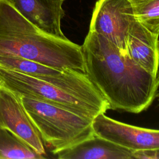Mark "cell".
<instances>
[{
	"label": "cell",
	"instance_id": "cell-1",
	"mask_svg": "<svg viewBox=\"0 0 159 159\" xmlns=\"http://www.w3.org/2000/svg\"><path fill=\"white\" fill-rule=\"evenodd\" d=\"M81 48L86 73L110 109L138 114L151 105L157 96L158 76L95 32L89 30Z\"/></svg>",
	"mask_w": 159,
	"mask_h": 159
},
{
	"label": "cell",
	"instance_id": "cell-2",
	"mask_svg": "<svg viewBox=\"0 0 159 159\" xmlns=\"http://www.w3.org/2000/svg\"><path fill=\"white\" fill-rule=\"evenodd\" d=\"M0 56H14L58 70L86 73L81 46L46 34L0 0Z\"/></svg>",
	"mask_w": 159,
	"mask_h": 159
},
{
	"label": "cell",
	"instance_id": "cell-3",
	"mask_svg": "<svg viewBox=\"0 0 159 159\" xmlns=\"http://www.w3.org/2000/svg\"><path fill=\"white\" fill-rule=\"evenodd\" d=\"M21 98L42 141L51 147L53 153L94 135L92 119L43 101Z\"/></svg>",
	"mask_w": 159,
	"mask_h": 159
},
{
	"label": "cell",
	"instance_id": "cell-4",
	"mask_svg": "<svg viewBox=\"0 0 159 159\" xmlns=\"http://www.w3.org/2000/svg\"><path fill=\"white\" fill-rule=\"evenodd\" d=\"M2 84L19 94L68 110L93 119L107 110L86 99L24 73L0 67Z\"/></svg>",
	"mask_w": 159,
	"mask_h": 159
},
{
	"label": "cell",
	"instance_id": "cell-5",
	"mask_svg": "<svg viewBox=\"0 0 159 159\" xmlns=\"http://www.w3.org/2000/svg\"><path fill=\"white\" fill-rule=\"evenodd\" d=\"M135 20L129 0H98L89 30L104 37L126 55L128 34Z\"/></svg>",
	"mask_w": 159,
	"mask_h": 159
},
{
	"label": "cell",
	"instance_id": "cell-6",
	"mask_svg": "<svg viewBox=\"0 0 159 159\" xmlns=\"http://www.w3.org/2000/svg\"><path fill=\"white\" fill-rule=\"evenodd\" d=\"M0 129H6L31 147L45 155L40 134L26 111L21 96L0 84Z\"/></svg>",
	"mask_w": 159,
	"mask_h": 159
},
{
	"label": "cell",
	"instance_id": "cell-7",
	"mask_svg": "<svg viewBox=\"0 0 159 159\" xmlns=\"http://www.w3.org/2000/svg\"><path fill=\"white\" fill-rule=\"evenodd\" d=\"M97 115L92 120L94 134L131 151L159 148V131L123 123L106 116Z\"/></svg>",
	"mask_w": 159,
	"mask_h": 159
},
{
	"label": "cell",
	"instance_id": "cell-8",
	"mask_svg": "<svg viewBox=\"0 0 159 159\" xmlns=\"http://www.w3.org/2000/svg\"><path fill=\"white\" fill-rule=\"evenodd\" d=\"M20 14L42 32L65 38L61 29L65 0H6Z\"/></svg>",
	"mask_w": 159,
	"mask_h": 159
},
{
	"label": "cell",
	"instance_id": "cell-9",
	"mask_svg": "<svg viewBox=\"0 0 159 159\" xmlns=\"http://www.w3.org/2000/svg\"><path fill=\"white\" fill-rule=\"evenodd\" d=\"M127 54L143 69L158 76V35L150 32L137 20L128 34Z\"/></svg>",
	"mask_w": 159,
	"mask_h": 159
},
{
	"label": "cell",
	"instance_id": "cell-10",
	"mask_svg": "<svg viewBox=\"0 0 159 159\" xmlns=\"http://www.w3.org/2000/svg\"><path fill=\"white\" fill-rule=\"evenodd\" d=\"M53 154L59 159H133L132 151L95 135Z\"/></svg>",
	"mask_w": 159,
	"mask_h": 159
},
{
	"label": "cell",
	"instance_id": "cell-11",
	"mask_svg": "<svg viewBox=\"0 0 159 159\" xmlns=\"http://www.w3.org/2000/svg\"><path fill=\"white\" fill-rule=\"evenodd\" d=\"M41 159L44 157L6 129H0V159Z\"/></svg>",
	"mask_w": 159,
	"mask_h": 159
},
{
	"label": "cell",
	"instance_id": "cell-12",
	"mask_svg": "<svg viewBox=\"0 0 159 159\" xmlns=\"http://www.w3.org/2000/svg\"><path fill=\"white\" fill-rule=\"evenodd\" d=\"M135 20L150 32L159 34V0H129Z\"/></svg>",
	"mask_w": 159,
	"mask_h": 159
},
{
	"label": "cell",
	"instance_id": "cell-13",
	"mask_svg": "<svg viewBox=\"0 0 159 159\" xmlns=\"http://www.w3.org/2000/svg\"><path fill=\"white\" fill-rule=\"evenodd\" d=\"M133 159H158L159 148H145L132 151Z\"/></svg>",
	"mask_w": 159,
	"mask_h": 159
},
{
	"label": "cell",
	"instance_id": "cell-14",
	"mask_svg": "<svg viewBox=\"0 0 159 159\" xmlns=\"http://www.w3.org/2000/svg\"><path fill=\"white\" fill-rule=\"evenodd\" d=\"M1 83H2V81H1V78H0V84H1Z\"/></svg>",
	"mask_w": 159,
	"mask_h": 159
}]
</instances>
